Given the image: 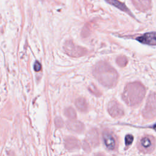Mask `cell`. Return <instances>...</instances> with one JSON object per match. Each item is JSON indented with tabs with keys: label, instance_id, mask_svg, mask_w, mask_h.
Returning <instances> with one entry per match:
<instances>
[{
	"label": "cell",
	"instance_id": "ffe728a7",
	"mask_svg": "<svg viewBox=\"0 0 156 156\" xmlns=\"http://www.w3.org/2000/svg\"><path fill=\"white\" fill-rule=\"evenodd\" d=\"M152 128L154 130L156 131V123H155L154 125H153V126H152Z\"/></svg>",
	"mask_w": 156,
	"mask_h": 156
},
{
	"label": "cell",
	"instance_id": "3957f363",
	"mask_svg": "<svg viewBox=\"0 0 156 156\" xmlns=\"http://www.w3.org/2000/svg\"><path fill=\"white\" fill-rule=\"evenodd\" d=\"M145 119H151L156 116V93H152L148 96L145 107L143 110Z\"/></svg>",
	"mask_w": 156,
	"mask_h": 156
},
{
	"label": "cell",
	"instance_id": "9c48e42d",
	"mask_svg": "<svg viewBox=\"0 0 156 156\" xmlns=\"http://www.w3.org/2000/svg\"><path fill=\"white\" fill-rule=\"evenodd\" d=\"M132 1L136 9L142 12L149 10L152 5L151 0H132Z\"/></svg>",
	"mask_w": 156,
	"mask_h": 156
},
{
	"label": "cell",
	"instance_id": "e0dca14e",
	"mask_svg": "<svg viewBox=\"0 0 156 156\" xmlns=\"http://www.w3.org/2000/svg\"><path fill=\"white\" fill-rule=\"evenodd\" d=\"M133 140V136L132 135H127L125 136V143L126 146L130 145L132 144Z\"/></svg>",
	"mask_w": 156,
	"mask_h": 156
},
{
	"label": "cell",
	"instance_id": "9a60e30c",
	"mask_svg": "<svg viewBox=\"0 0 156 156\" xmlns=\"http://www.w3.org/2000/svg\"><path fill=\"white\" fill-rule=\"evenodd\" d=\"M65 115L70 118V119H74L76 117V113L75 112V110H74V108H73L72 107H69L68 108L66 109L65 110Z\"/></svg>",
	"mask_w": 156,
	"mask_h": 156
},
{
	"label": "cell",
	"instance_id": "5bb4252c",
	"mask_svg": "<svg viewBox=\"0 0 156 156\" xmlns=\"http://www.w3.org/2000/svg\"><path fill=\"white\" fill-rule=\"evenodd\" d=\"M75 104H76V106L77 107V108L82 112H85L88 108V104H87L86 100L83 98H77L76 100Z\"/></svg>",
	"mask_w": 156,
	"mask_h": 156
},
{
	"label": "cell",
	"instance_id": "4fadbf2b",
	"mask_svg": "<svg viewBox=\"0 0 156 156\" xmlns=\"http://www.w3.org/2000/svg\"><path fill=\"white\" fill-rule=\"evenodd\" d=\"M66 147L69 150H74L80 147V141L74 138H68L66 140Z\"/></svg>",
	"mask_w": 156,
	"mask_h": 156
},
{
	"label": "cell",
	"instance_id": "7c38bea8",
	"mask_svg": "<svg viewBox=\"0 0 156 156\" xmlns=\"http://www.w3.org/2000/svg\"><path fill=\"white\" fill-rule=\"evenodd\" d=\"M68 128L76 132H81L84 129L83 123L79 121H71L68 122Z\"/></svg>",
	"mask_w": 156,
	"mask_h": 156
},
{
	"label": "cell",
	"instance_id": "277c9868",
	"mask_svg": "<svg viewBox=\"0 0 156 156\" xmlns=\"http://www.w3.org/2000/svg\"><path fill=\"white\" fill-rule=\"evenodd\" d=\"M63 49L66 54L71 57H81L87 53V49L74 44L72 41H66L63 44Z\"/></svg>",
	"mask_w": 156,
	"mask_h": 156
},
{
	"label": "cell",
	"instance_id": "8992f818",
	"mask_svg": "<svg viewBox=\"0 0 156 156\" xmlns=\"http://www.w3.org/2000/svg\"><path fill=\"white\" fill-rule=\"evenodd\" d=\"M108 111L109 114L113 118H119L124 115L122 107L115 100H113L109 102L108 105Z\"/></svg>",
	"mask_w": 156,
	"mask_h": 156
},
{
	"label": "cell",
	"instance_id": "ba28073f",
	"mask_svg": "<svg viewBox=\"0 0 156 156\" xmlns=\"http://www.w3.org/2000/svg\"><path fill=\"white\" fill-rule=\"evenodd\" d=\"M140 43L149 44L156 45V32H148L141 35L136 38Z\"/></svg>",
	"mask_w": 156,
	"mask_h": 156
},
{
	"label": "cell",
	"instance_id": "7a4b0ae2",
	"mask_svg": "<svg viewBox=\"0 0 156 156\" xmlns=\"http://www.w3.org/2000/svg\"><path fill=\"white\" fill-rule=\"evenodd\" d=\"M146 89L140 82H132L126 85L124 89L122 97L125 102L129 106L140 104L144 97Z\"/></svg>",
	"mask_w": 156,
	"mask_h": 156
},
{
	"label": "cell",
	"instance_id": "8fae6325",
	"mask_svg": "<svg viewBox=\"0 0 156 156\" xmlns=\"http://www.w3.org/2000/svg\"><path fill=\"white\" fill-rule=\"evenodd\" d=\"M107 3L111 4L112 5H113L115 7H116V8L119 9V10H121V11H123L126 13H127V14L130 15V16H132L133 18H134L135 16H133V15L131 11L127 8V7L126 5L125 4L120 2L118 0H105Z\"/></svg>",
	"mask_w": 156,
	"mask_h": 156
},
{
	"label": "cell",
	"instance_id": "5b68a950",
	"mask_svg": "<svg viewBox=\"0 0 156 156\" xmlns=\"http://www.w3.org/2000/svg\"><path fill=\"white\" fill-rule=\"evenodd\" d=\"M155 140L151 135H144L138 142V149L144 153H150L155 148Z\"/></svg>",
	"mask_w": 156,
	"mask_h": 156
},
{
	"label": "cell",
	"instance_id": "2e32d148",
	"mask_svg": "<svg viewBox=\"0 0 156 156\" xmlns=\"http://www.w3.org/2000/svg\"><path fill=\"white\" fill-rule=\"evenodd\" d=\"M116 62V63L119 66L122 67V66H125L126 65V64L127 63V59L125 56L121 55V56H119L117 57Z\"/></svg>",
	"mask_w": 156,
	"mask_h": 156
},
{
	"label": "cell",
	"instance_id": "52a82bcc",
	"mask_svg": "<svg viewBox=\"0 0 156 156\" xmlns=\"http://www.w3.org/2000/svg\"><path fill=\"white\" fill-rule=\"evenodd\" d=\"M104 143L108 150H114L116 146V140L113 133L109 130H104L102 133Z\"/></svg>",
	"mask_w": 156,
	"mask_h": 156
},
{
	"label": "cell",
	"instance_id": "ac0fdd59",
	"mask_svg": "<svg viewBox=\"0 0 156 156\" xmlns=\"http://www.w3.org/2000/svg\"><path fill=\"white\" fill-rule=\"evenodd\" d=\"M34 70H35V71H37V72L40 71V69H41V64H40L38 61H36V62H35V63H34Z\"/></svg>",
	"mask_w": 156,
	"mask_h": 156
},
{
	"label": "cell",
	"instance_id": "d6986e66",
	"mask_svg": "<svg viewBox=\"0 0 156 156\" xmlns=\"http://www.w3.org/2000/svg\"><path fill=\"white\" fill-rule=\"evenodd\" d=\"M94 156H105V155H104V154H102V153H98V154H96Z\"/></svg>",
	"mask_w": 156,
	"mask_h": 156
},
{
	"label": "cell",
	"instance_id": "30bf717a",
	"mask_svg": "<svg viewBox=\"0 0 156 156\" xmlns=\"http://www.w3.org/2000/svg\"><path fill=\"white\" fill-rule=\"evenodd\" d=\"M87 140L88 144L93 146H96L99 144V135L96 129H92L88 132L87 135Z\"/></svg>",
	"mask_w": 156,
	"mask_h": 156
},
{
	"label": "cell",
	"instance_id": "6da1fadb",
	"mask_svg": "<svg viewBox=\"0 0 156 156\" xmlns=\"http://www.w3.org/2000/svg\"><path fill=\"white\" fill-rule=\"evenodd\" d=\"M93 74L102 85L107 87H114L118 79V74L116 70L104 62H99L95 65Z\"/></svg>",
	"mask_w": 156,
	"mask_h": 156
}]
</instances>
